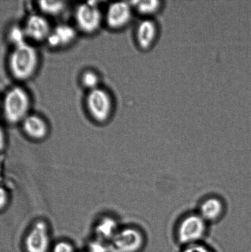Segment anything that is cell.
<instances>
[{"mask_svg": "<svg viewBox=\"0 0 251 252\" xmlns=\"http://www.w3.org/2000/svg\"><path fill=\"white\" fill-rule=\"evenodd\" d=\"M210 229V224L195 209L186 211L174 222L172 232L173 241L179 248L206 241Z\"/></svg>", "mask_w": 251, "mask_h": 252, "instance_id": "obj_1", "label": "cell"}, {"mask_svg": "<svg viewBox=\"0 0 251 252\" xmlns=\"http://www.w3.org/2000/svg\"><path fill=\"white\" fill-rule=\"evenodd\" d=\"M39 63L36 49L26 43L14 46L9 58L10 72L15 79L26 81L35 73Z\"/></svg>", "mask_w": 251, "mask_h": 252, "instance_id": "obj_2", "label": "cell"}, {"mask_svg": "<svg viewBox=\"0 0 251 252\" xmlns=\"http://www.w3.org/2000/svg\"><path fill=\"white\" fill-rule=\"evenodd\" d=\"M31 100L24 88L16 86L7 91L2 99V111L4 119L10 124L22 123L28 116Z\"/></svg>", "mask_w": 251, "mask_h": 252, "instance_id": "obj_3", "label": "cell"}, {"mask_svg": "<svg viewBox=\"0 0 251 252\" xmlns=\"http://www.w3.org/2000/svg\"><path fill=\"white\" fill-rule=\"evenodd\" d=\"M148 235L139 225L120 228L110 243V252H143L148 244Z\"/></svg>", "mask_w": 251, "mask_h": 252, "instance_id": "obj_4", "label": "cell"}, {"mask_svg": "<svg viewBox=\"0 0 251 252\" xmlns=\"http://www.w3.org/2000/svg\"><path fill=\"white\" fill-rule=\"evenodd\" d=\"M195 210L211 226L220 223L225 218L228 206L225 199L221 195L208 193L199 199Z\"/></svg>", "mask_w": 251, "mask_h": 252, "instance_id": "obj_5", "label": "cell"}, {"mask_svg": "<svg viewBox=\"0 0 251 252\" xmlns=\"http://www.w3.org/2000/svg\"><path fill=\"white\" fill-rule=\"evenodd\" d=\"M85 103L88 113L95 122L103 123L109 120L112 111V101L104 89L99 87L88 91Z\"/></svg>", "mask_w": 251, "mask_h": 252, "instance_id": "obj_6", "label": "cell"}, {"mask_svg": "<svg viewBox=\"0 0 251 252\" xmlns=\"http://www.w3.org/2000/svg\"><path fill=\"white\" fill-rule=\"evenodd\" d=\"M75 20L81 31L92 34L100 29L102 22V14L95 2H87L79 5L76 8Z\"/></svg>", "mask_w": 251, "mask_h": 252, "instance_id": "obj_7", "label": "cell"}, {"mask_svg": "<svg viewBox=\"0 0 251 252\" xmlns=\"http://www.w3.org/2000/svg\"><path fill=\"white\" fill-rule=\"evenodd\" d=\"M161 34V29L154 18H142L137 24L135 38L142 51H149L156 45Z\"/></svg>", "mask_w": 251, "mask_h": 252, "instance_id": "obj_8", "label": "cell"}, {"mask_svg": "<svg viewBox=\"0 0 251 252\" xmlns=\"http://www.w3.org/2000/svg\"><path fill=\"white\" fill-rule=\"evenodd\" d=\"M50 243L48 224L43 220L37 221L27 234L25 240L27 252H48Z\"/></svg>", "mask_w": 251, "mask_h": 252, "instance_id": "obj_9", "label": "cell"}, {"mask_svg": "<svg viewBox=\"0 0 251 252\" xmlns=\"http://www.w3.org/2000/svg\"><path fill=\"white\" fill-rule=\"evenodd\" d=\"M134 11L129 2H112L109 5L106 12L105 21L108 26L113 30L124 28L132 21Z\"/></svg>", "mask_w": 251, "mask_h": 252, "instance_id": "obj_10", "label": "cell"}, {"mask_svg": "<svg viewBox=\"0 0 251 252\" xmlns=\"http://www.w3.org/2000/svg\"><path fill=\"white\" fill-rule=\"evenodd\" d=\"M23 28L27 39L34 41H46L52 31L48 20L41 14H31L27 19Z\"/></svg>", "mask_w": 251, "mask_h": 252, "instance_id": "obj_11", "label": "cell"}, {"mask_svg": "<svg viewBox=\"0 0 251 252\" xmlns=\"http://www.w3.org/2000/svg\"><path fill=\"white\" fill-rule=\"evenodd\" d=\"M76 38V32L73 27L68 24H60L52 29L46 39L51 48H61L70 45Z\"/></svg>", "mask_w": 251, "mask_h": 252, "instance_id": "obj_12", "label": "cell"}, {"mask_svg": "<svg viewBox=\"0 0 251 252\" xmlns=\"http://www.w3.org/2000/svg\"><path fill=\"white\" fill-rule=\"evenodd\" d=\"M25 133L32 139H44L48 134V126L43 118L29 114L22 123Z\"/></svg>", "mask_w": 251, "mask_h": 252, "instance_id": "obj_13", "label": "cell"}, {"mask_svg": "<svg viewBox=\"0 0 251 252\" xmlns=\"http://www.w3.org/2000/svg\"><path fill=\"white\" fill-rule=\"evenodd\" d=\"M119 229L116 220L112 217H105L96 224L95 232L97 239L110 243Z\"/></svg>", "mask_w": 251, "mask_h": 252, "instance_id": "obj_14", "label": "cell"}, {"mask_svg": "<svg viewBox=\"0 0 251 252\" xmlns=\"http://www.w3.org/2000/svg\"><path fill=\"white\" fill-rule=\"evenodd\" d=\"M134 11L142 18H153L155 15L159 13L163 8V1L159 0L150 1H135L130 2Z\"/></svg>", "mask_w": 251, "mask_h": 252, "instance_id": "obj_15", "label": "cell"}, {"mask_svg": "<svg viewBox=\"0 0 251 252\" xmlns=\"http://www.w3.org/2000/svg\"><path fill=\"white\" fill-rule=\"evenodd\" d=\"M38 6L43 14L49 16H57L63 11L66 7L65 2L60 1H41Z\"/></svg>", "mask_w": 251, "mask_h": 252, "instance_id": "obj_16", "label": "cell"}, {"mask_svg": "<svg viewBox=\"0 0 251 252\" xmlns=\"http://www.w3.org/2000/svg\"><path fill=\"white\" fill-rule=\"evenodd\" d=\"M81 81L84 87L89 91L99 88V76L92 70L85 71L81 75Z\"/></svg>", "mask_w": 251, "mask_h": 252, "instance_id": "obj_17", "label": "cell"}, {"mask_svg": "<svg viewBox=\"0 0 251 252\" xmlns=\"http://www.w3.org/2000/svg\"><path fill=\"white\" fill-rule=\"evenodd\" d=\"M8 39L14 47L26 43L27 38L23 27L12 26L8 32Z\"/></svg>", "mask_w": 251, "mask_h": 252, "instance_id": "obj_18", "label": "cell"}, {"mask_svg": "<svg viewBox=\"0 0 251 252\" xmlns=\"http://www.w3.org/2000/svg\"><path fill=\"white\" fill-rule=\"evenodd\" d=\"M178 252H219L215 248L206 241L191 244L179 248Z\"/></svg>", "mask_w": 251, "mask_h": 252, "instance_id": "obj_19", "label": "cell"}, {"mask_svg": "<svg viewBox=\"0 0 251 252\" xmlns=\"http://www.w3.org/2000/svg\"><path fill=\"white\" fill-rule=\"evenodd\" d=\"M88 249L90 252H110V244L98 239L91 242Z\"/></svg>", "mask_w": 251, "mask_h": 252, "instance_id": "obj_20", "label": "cell"}, {"mask_svg": "<svg viewBox=\"0 0 251 252\" xmlns=\"http://www.w3.org/2000/svg\"><path fill=\"white\" fill-rule=\"evenodd\" d=\"M53 252H74V248L70 243L62 241L56 244Z\"/></svg>", "mask_w": 251, "mask_h": 252, "instance_id": "obj_21", "label": "cell"}, {"mask_svg": "<svg viewBox=\"0 0 251 252\" xmlns=\"http://www.w3.org/2000/svg\"><path fill=\"white\" fill-rule=\"evenodd\" d=\"M7 201H8V195L7 191L0 187V210L3 209L6 206Z\"/></svg>", "mask_w": 251, "mask_h": 252, "instance_id": "obj_22", "label": "cell"}, {"mask_svg": "<svg viewBox=\"0 0 251 252\" xmlns=\"http://www.w3.org/2000/svg\"><path fill=\"white\" fill-rule=\"evenodd\" d=\"M5 143H6V138H5L4 130L0 126V151L3 149Z\"/></svg>", "mask_w": 251, "mask_h": 252, "instance_id": "obj_23", "label": "cell"}, {"mask_svg": "<svg viewBox=\"0 0 251 252\" xmlns=\"http://www.w3.org/2000/svg\"><path fill=\"white\" fill-rule=\"evenodd\" d=\"M2 111V99L0 98V112Z\"/></svg>", "mask_w": 251, "mask_h": 252, "instance_id": "obj_24", "label": "cell"}]
</instances>
